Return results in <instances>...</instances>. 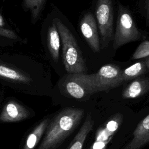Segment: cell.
<instances>
[{
  "instance_id": "cell-1",
  "label": "cell",
  "mask_w": 149,
  "mask_h": 149,
  "mask_svg": "<svg viewBox=\"0 0 149 149\" xmlns=\"http://www.w3.org/2000/svg\"><path fill=\"white\" fill-rule=\"evenodd\" d=\"M79 108H68L49 121L45 136L37 149H56L76 129L84 115Z\"/></svg>"
},
{
  "instance_id": "cell-2",
  "label": "cell",
  "mask_w": 149,
  "mask_h": 149,
  "mask_svg": "<svg viewBox=\"0 0 149 149\" xmlns=\"http://www.w3.org/2000/svg\"><path fill=\"white\" fill-rule=\"evenodd\" d=\"M60 34L62 44V60L67 72L84 74L85 61L76 39L69 29L58 18L54 20Z\"/></svg>"
},
{
  "instance_id": "cell-3",
  "label": "cell",
  "mask_w": 149,
  "mask_h": 149,
  "mask_svg": "<svg viewBox=\"0 0 149 149\" xmlns=\"http://www.w3.org/2000/svg\"><path fill=\"white\" fill-rule=\"evenodd\" d=\"M122 70L113 64L102 66L94 74H74L84 85L90 94L100 91L109 90L122 84L120 77Z\"/></svg>"
},
{
  "instance_id": "cell-4",
  "label": "cell",
  "mask_w": 149,
  "mask_h": 149,
  "mask_svg": "<svg viewBox=\"0 0 149 149\" xmlns=\"http://www.w3.org/2000/svg\"><path fill=\"white\" fill-rule=\"evenodd\" d=\"M129 10L119 4L118 19L113 47L115 49L130 42L138 41L142 38Z\"/></svg>"
},
{
  "instance_id": "cell-5",
  "label": "cell",
  "mask_w": 149,
  "mask_h": 149,
  "mask_svg": "<svg viewBox=\"0 0 149 149\" xmlns=\"http://www.w3.org/2000/svg\"><path fill=\"white\" fill-rule=\"evenodd\" d=\"M95 15L101 36L102 48H105L114 37L112 0H97Z\"/></svg>"
},
{
  "instance_id": "cell-6",
  "label": "cell",
  "mask_w": 149,
  "mask_h": 149,
  "mask_svg": "<svg viewBox=\"0 0 149 149\" xmlns=\"http://www.w3.org/2000/svg\"><path fill=\"white\" fill-rule=\"evenodd\" d=\"M80 31L83 36L91 48L96 52L100 51V38L96 21L93 15L88 12L82 17L80 23Z\"/></svg>"
},
{
  "instance_id": "cell-7",
  "label": "cell",
  "mask_w": 149,
  "mask_h": 149,
  "mask_svg": "<svg viewBox=\"0 0 149 149\" xmlns=\"http://www.w3.org/2000/svg\"><path fill=\"white\" fill-rule=\"evenodd\" d=\"M61 90L66 95L77 100H83L91 95L81 81L73 73H69L62 80Z\"/></svg>"
},
{
  "instance_id": "cell-8",
  "label": "cell",
  "mask_w": 149,
  "mask_h": 149,
  "mask_svg": "<svg viewBox=\"0 0 149 149\" xmlns=\"http://www.w3.org/2000/svg\"><path fill=\"white\" fill-rule=\"evenodd\" d=\"M30 112L23 105L15 101L6 102L2 108L0 120L2 122H16L27 119Z\"/></svg>"
},
{
  "instance_id": "cell-9",
  "label": "cell",
  "mask_w": 149,
  "mask_h": 149,
  "mask_svg": "<svg viewBox=\"0 0 149 149\" xmlns=\"http://www.w3.org/2000/svg\"><path fill=\"white\" fill-rule=\"evenodd\" d=\"M133 137L124 149H140L149 143V115L137 126Z\"/></svg>"
},
{
  "instance_id": "cell-10",
  "label": "cell",
  "mask_w": 149,
  "mask_h": 149,
  "mask_svg": "<svg viewBox=\"0 0 149 149\" xmlns=\"http://www.w3.org/2000/svg\"><path fill=\"white\" fill-rule=\"evenodd\" d=\"M149 90V78H137L132 81L123 90L122 97L135 98L146 94Z\"/></svg>"
},
{
  "instance_id": "cell-11",
  "label": "cell",
  "mask_w": 149,
  "mask_h": 149,
  "mask_svg": "<svg viewBox=\"0 0 149 149\" xmlns=\"http://www.w3.org/2000/svg\"><path fill=\"white\" fill-rule=\"evenodd\" d=\"M93 126L94 120L91 114L88 113L84 123L66 149H82L87 136L92 130Z\"/></svg>"
},
{
  "instance_id": "cell-12",
  "label": "cell",
  "mask_w": 149,
  "mask_h": 149,
  "mask_svg": "<svg viewBox=\"0 0 149 149\" xmlns=\"http://www.w3.org/2000/svg\"><path fill=\"white\" fill-rule=\"evenodd\" d=\"M61 36L55 23L49 27L47 34L48 47L49 53L53 60L57 62L59 58V49L61 47Z\"/></svg>"
},
{
  "instance_id": "cell-13",
  "label": "cell",
  "mask_w": 149,
  "mask_h": 149,
  "mask_svg": "<svg viewBox=\"0 0 149 149\" xmlns=\"http://www.w3.org/2000/svg\"><path fill=\"white\" fill-rule=\"evenodd\" d=\"M49 123V119L46 118L39 123L28 135L23 149H34L37 146Z\"/></svg>"
},
{
  "instance_id": "cell-14",
  "label": "cell",
  "mask_w": 149,
  "mask_h": 149,
  "mask_svg": "<svg viewBox=\"0 0 149 149\" xmlns=\"http://www.w3.org/2000/svg\"><path fill=\"white\" fill-rule=\"evenodd\" d=\"M0 76L2 78L17 82L29 83L31 81L29 75L2 63L0 65Z\"/></svg>"
},
{
  "instance_id": "cell-15",
  "label": "cell",
  "mask_w": 149,
  "mask_h": 149,
  "mask_svg": "<svg viewBox=\"0 0 149 149\" xmlns=\"http://www.w3.org/2000/svg\"><path fill=\"white\" fill-rule=\"evenodd\" d=\"M147 72V69L144 61L136 62L122 71L120 81L123 83L124 81L139 77Z\"/></svg>"
},
{
  "instance_id": "cell-16",
  "label": "cell",
  "mask_w": 149,
  "mask_h": 149,
  "mask_svg": "<svg viewBox=\"0 0 149 149\" xmlns=\"http://www.w3.org/2000/svg\"><path fill=\"white\" fill-rule=\"evenodd\" d=\"M45 2L46 0H23L24 8L31 12L32 23L38 19Z\"/></svg>"
},
{
  "instance_id": "cell-17",
  "label": "cell",
  "mask_w": 149,
  "mask_h": 149,
  "mask_svg": "<svg viewBox=\"0 0 149 149\" xmlns=\"http://www.w3.org/2000/svg\"><path fill=\"white\" fill-rule=\"evenodd\" d=\"M122 121V115L118 113L113 116L106 124L105 127H101L104 135L109 138H112L118 130Z\"/></svg>"
},
{
  "instance_id": "cell-18",
  "label": "cell",
  "mask_w": 149,
  "mask_h": 149,
  "mask_svg": "<svg viewBox=\"0 0 149 149\" xmlns=\"http://www.w3.org/2000/svg\"><path fill=\"white\" fill-rule=\"evenodd\" d=\"M149 56V41L142 42L132 55V59H138Z\"/></svg>"
},
{
  "instance_id": "cell-19",
  "label": "cell",
  "mask_w": 149,
  "mask_h": 149,
  "mask_svg": "<svg viewBox=\"0 0 149 149\" xmlns=\"http://www.w3.org/2000/svg\"><path fill=\"white\" fill-rule=\"evenodd\" d=\"M110 139L105 140L96 136L95 140L90 149H106Z\"/></svg>"
},
{
  "instance_id": "cell-20",
  "label": "cell",
  "mask_w": 149,
  "mask_h": 149,
  "mask_svg": "<svg viewBox=\"0 0 149 149\" xmlns=\"http://www.w3.org/2000/svg\"><path fill=\"white\" fill-rule=\"evenodd\" d=\"M0 35L2 37H6L12 40H19V37L14 31H13L11 30L7 29L5 27L0 28Z\"/></svg>"
},
{
  "instance_id": "cell-21",
  "label": "cell",
  "mask_w": 149,
  "mask_h": 149,
  "mask_svg": "<svg viewBox=\"0 0 149 149\" xmlns=\"http://www.w3.org/2000/svg\"><path fill=\"white\" fill-rule=\"evenodd\" d=\"M144 63L146 65V67L147 69V71H149V56L147 57L144 60Z\"/></svg>"
},
{
  "instance_id": "cell-22",
  "label": "cell",
  "mask_w": 149,
  "mask_h": 149,
  "mask_svg": "<svg viewBox=\"0 0 149 149\" xmlns=\"http://www.w3.org/2000/svg\"><path fill=\"white\" fill-rule=\"evenodd\" d=\"M5 25V21L3 17V16L2 15H0V27H3V26Z\"/></svg>"
},
{
  "instance_id": "cell-23",
  "label": "cell",
  "mask_w": 149,
  "mask_h": 149,
  "mask_svg": "<svg viewBox=\"0 0 149 149\" xmlns=\"http://www.w3.org/2000/svg\"><path fill=\"white\" fill-rule=\"evenodd\" d=\"M146 11H147V16L148 17L149 19V0H147L146 1Z\"/></svg>"
}]
</instances>
